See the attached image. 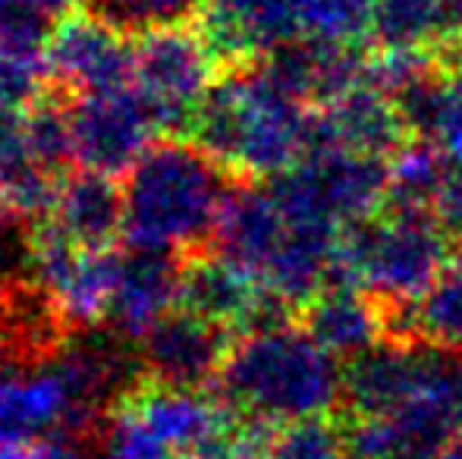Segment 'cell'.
<instances>
[{"label": "cell", "instance_id": "6da1fadb", "mask_svg": "<svg viewBox=\"0 0 462 459\" xmlns=\"http://www.w3.org/2000/svg\"><path fill=\"white\" fill-rule=\"evenodd\" d=\"M120 183L126 249L192 258L214 239L236 177L192 139L164 135Z\"/></svg>", "mask_w": 462, "mask_h": 459}, {"label": "cell", "instance_id": "7a4b0ae2", "mask_svg": "<svg viewBox=\"0 0 462 459\" xmlns=\"http://www.w3.org/2000/svg\"><path fill=\"white\" fill-rule=\"evenodd\" d=\"M311 111L258 60L220 73L195 111L189 135L230 177L264 183L305 158Z\"/></svg>", "mask_w": 462, "mask_h": 459}, {"label": "cell", "instance_id": "3957f363", "mask_svg": "<svg viewBox=\"0 0 462 459\" xmlns=\"http://www.w3.org/2000/svg\"><path fill=\"white\" fill-rule=\"evenodd\" d=\"M214 390L236 416L262 425L334 416L343 399V362L296 321L239 337Z\"/></svg>", "mask_w": 462, "mask_h": 459}, {"label": "cell", "instance_id": "277c9868", "mask_svg": "<svg viewBox=\"0 0 462 459\" xmlns=\"http://www.w3.org/2000/svg\"><path fill=\"white\" fill-rule=\"evenodd\" d=\"M457 239L421 211H381L343 230L340 280L377 302H412L453 264Z\"/></svg>", "mask_w": 462, "mask_h": 459}, {"label": "cell", "instance_id": "5b68a950", "mask_svg": "<svg viewBox=\"0 0 462 459\" xmlns=\"http://www.w3.org/2000/svg\"><path fill=\"white\" fill-rule=\"evenodd\" d=\"M264 186L283 215L315 217L346 230L383 211L390 161L349 151H309L290 170L264 179Z\"/></svg>", "mask_w": 462, "mask_h": 459}, {"label": "cell", "instance_id": "8992f818", "mask_svg": "<svg viewBox=\"0 0 462 459\" xmlns=\"http://www.w3.org/2000/svg\"><path fill=\"white\" fill-rule=\"evenodd\" d=\"M224 67L195 29H164L135 38L133 86L161 116L167 135L189 133L192 116Z\"/></svg>", "mask_w": 462, "mask_h": 459}, {"label": "cell", "instance_id": "52a82bcc", "mask_svg": "<svg viewBox=\"0 0 462 459\" xmlns=\"http://www.w3.org/2000/svg\"><path fill=\"white\" fill-rule=\"evenodd\" d=\"M104 418L79 397L57 353L32 365L0 368V441L101 435Z\"/></svg>", "mask_w": 462, "mask_h": 459}, {"label": "cell", "instance_id": "ba28073f", "mask_svg": "<svg viewBox=\"0 0 462 459\" xmlns=\"http://www.w3.org/2000/svg\"><path fill=\"white\" fill-rule=\"evenodd\" d=\"M76 167L126 177V170L164 139V123L135 86L69 98Z\"/></svg>", "mask_w": 462, "mask_h": 459}, {"label": "cell", "instance_id": "9c48e42d", "mask_svg": "<svg viewBox=\"0 0 462 459\" xmlns=\"http://www.w3.org/2000/svg\"><path fill=\"white\" fill-rule=\"evenodd\" d=\"M126 38L88 10L67 13L48 35L51 82L69 98L133 86V44Z\"/></svg>", "mask_w": 462, "mask_h": 459}, {"label": "cell", "instance_id": "30bf717a", "mask_svg": "<svg viewBox=\"0 0 462 459\" xmlns=\"http://www.w3.org/2000/svg\"><path fill=\"white\" fill-rule=\"evenodd\" d=\"M233 331L201 318L189 308H173L139 340L142 381L177 390H205L220 378L233 349Z\"/></svg>", "mask_w": 462, "mask_h": 459}, {"label": "cell", "instance_id": "8fae6325", "mask_svg": "<svg viewBox=\"0 0 462 459\" xmlns=\"http://www.w3.org/2000/svg\"><path fill=\"white\" fill-rule=\"evenodd\" d=\"M199 32L220 67H245L309 38L305 0H208Z\"/></svg>", "mask_w": 462, "mask_h": 459}, {"label": "cell", "instance_id": "7c38bea8", "mask_svg": "<svg viewBox=\"0 0 462 459\" xmlns=\"http://www.w3.org/2000/svg\"><path fill=\"white\" fill-rule=\"evenodd\" d=\"M412 142L393 98L362 86L311 111L309 151H349L393 161ZM305 151V154H309Z\"/></svg>", "mask_w": 462, "mask_h": 459}, {"label": "cell", "instance_id": "4fadbf2b", "mask_svg": "<svg viewBox=\"0 0 462 459\" xmlns=\"http://www.w3.org/2000/svg\"><path fill=\"white\" fill-rule=\"evenodd\" d=\"M419 346L421 344L381 340L343 362L340 412H346L353 422H377L402 409L419 393Z\"/></svg>", "mask_w": 462, "mask_h": 459}, {"label": "cell", "instance_id": "5bb4252c", "mask_svg": "<svg viewBox=\"0 0 462 459\" xmlns=\"http://www.w3.org/2000/svg\"><path fill=\"white\" fill-rule=\"evenodd\" d=\"M183 262L186 258L167 255V252H123L114 302L107 312V331L139 344L164 315L180 308Z\"/></svg>", "mask_w": 462, "mask_h": 459}, {"label": "cell", "instance_id": "9a60e30c", "mask_svg": "<svg viewBox=\"0 0 462 459\" xmlns=\"http://www.w3.org/2000/svg\"><path fill=\"white\" fill-rule=\"evenodd\" d=\"M123 183L120 177L73 167L57 179L51 211L42 224L54 227L63 239L88 252L114 249L123 239Z\"/></svg>", "mask_w": 462, "mask_h": 459}, {"label": "cell", "instance_id": "2e32d148", "mask_svg": "<svg viewBox=\"0 0 462 459\" xmlns=\"http://www.w3.org/2000/svg\"><path fill=\"white\" fill-rule=\"evenodd\" d=\"M286 236V215L271 189L255 179H236L214 230V252L262 283Z\"/></svg>", "mask_w": 462, "mask_h": 459}, {"label": "cell", "instance_id": "e0dca14e", "mask_svg": "<svg viewBox=\"0 0 462 459\" xmlns=\"http://www.w3.org/2000/svg\"><path fill=\"white\" fill-rule=\"evenodd\" d=\"M299 325L334 359L349 362L383 340L381 302L356 283H330L299 312Z\"/></svg>", "mask_w": 462, "mask_h": 459}, {"label": "cell", "instance_id": "ac0fdd59", "mask_svg": "<svg viewBox=\"0 0 462 459\" xmlns=\"http://www.w3.org/2000/svg\"><path fill=\"white\" fill-rule=\"evenodd\" d=\"M371 41L377 50L444 54L462 44V0H377Z\"/></svg>", "mask_w": 462, "mask_h": 459}, {"label": "cell", "instance_id": "d6986e66", "mask_svg": "<svg viewBox=\"0 0 462 459\" xmlns=\"http://www.w3.org/2000/svg\"><path fill=\"white\" fill-rule=\"evenodd\" d=\"M447 154L428 142H409L393 161H390V196L383 211H421L434 215L440 179L447 170Z\"/></svg>", "mask_w": 462, "mask_h": 459}, {"label": "cell", "instance_id": "ffe728a7", "mask_svg": "<svg viewBox=\"0 0 462 459\" xmlns=\"http://www.w3.org/2000/svg\"><path fill=\"white\" fill-rule=\"evenodd\" d=\"M412 327L419 344L462 353V264H450L412 302Z\"/></svg>", "mask_w": 462, "mask_h": 459}, {"label": "cell", "instance_id": "44dd1931", "mask_svg": "<svg viewBox=\"0 0 462 459\" xmlns=\"http://www.w3.org/2000/svg\"><path fill=\"white\" fill-rule=\"evenodd\" d=\"M349 431L353 425L343 422L340 412L274 425L262 459H346L353 450Z\"/></svg>", "mask_w": 462, "mask_h": 459}, {"label": "cell", "instance_id": "7402d4cb", "mask_svg": "<svg viewBox=\"0 0 462 459\" xmlns=\"http://www.w3.org/2000/svg\"><path fill=\"white\" fill-rule=\"evenodd\" d=\"M208 0H82L88 13L129 38L164 29H186L201 16Z\"/></svg>", "mask_w": 462, "mask_h": 459}, {"label": "cell", "instance_id": "603a6c76", "mask_svg": "<svg viewBox=\"0 0 462 459\" xmlns=\"http://www.w3.org/2000/svg\"><path fill=\"white\" fill-rule=\"evenodd\" d=\"M25 142L29 154L42 170L63 177L76 167L73 158V123H69V101L42 98L25 111Z\"/></svg>", "mask_w": 462, "mask_h": 459}, {"label": "cell", "instance_id": "cb8c5ba5", "mask_svg": "<svg viewBox=\"0 0 462 459\" xmlns=\"http://www.w3.org/2000/svg\"><path fill=\"white\" fill-rule=\"evenodd\" d=\"M48 82V44L0 41V101L4 105L29 111L44 98Z\"/></svg>", "mask_w": 462, "mask_h": 459}, {"label": "cell", "instance_id": "d4e9b609", "mask_svg": "<svg viewBox=\"0 0 462 459\" xmlns=\"http://www.w3.org/2000/svg\"><path fill=\"white\" fill-rule=\"evenodd\" d=\"M377 0H305V23L309 38L321 41H371Z\"/></svg>", "mask_w": 462, "mask_h": 459}, {"label": "cell", "instance_id": "484cf974", "mask_svg": "<svg viewBox=\"0 0 462 459\" xmlns=\"http://www.w3.org/2000/svg\"><path fill=\"white\" fill-rule=\"evenodd\" d=\"M104 459H180L171 447L158 441L123 403L110 409L104 428L97 435Z\"/></svg>", "mask_w": 462, "mask_h": 459}, {"label": "cell", "instance_id": "4316f807", "mask_svg": "<svg viewBox=\"0 0 462 459\" xmlns=\"http://www.w3.org/2000/svg\"><path fill=\"white\" fill-rule=\"evenodd\" d=\"M32 167L38 164L32 161L29 142H25V111L0 101V196Z\"/></svg>", "mask_w": 462, "mask_h": 459}, {"label": "cell", "instance_id": "83f0119b", "mask_svg": "<svg viewBox=\"0 0 462 459\" xmlns=\"http://www.w3.org/2000/svg\"><path fill=\"white\" fill-rule=\"evenodd\" d=\"M434 217L457 243H462V158L447 161L444 179L434 198Z\"/></svg>", "mask_w": 462, "mask_h": 459}, {"label": "cell", "instance_id": "f1b7e54d", "mask_svg": "<svg viewBox=\"0 0 462 459\" xmlns=\"http://www.w3.org/2000/svg\"><path fill=\"white\" fill-rule=\"evenodd\" d=\"M0 459H82L73 437H32V441H0Z\"/></svg>", "mask_w": 462, "mask_h": 459}, {"label": "cell", "instance_id": "f546056e", "mask_svg": "<svg viewBox=\"0 0 462 459\" xmlns=\"http://www.w3.org/2000/svg\"><path fill=\"white\" fill-rule=\"evenodd\" d=\"M19 224L23 221H19V217L13 215L4 202H0V255H6L10 249H23V245H29V233L19 236Z\"/></svg>", "mask_w": 462, "mask_h": 459}, {"label": "cell", "instance_id": "4dcf8cb0", "mask_svg": "<svg viewBox=\"0 0 462 459\" xmlns=\"http://www.w3.org/2000/svg\"><path fill=\"white\" fill-rule=\"evenodd\" d=\"M444 459H462V428L450 437V444H447V450H444Z\"/></svg>", "mask_w": 462, "mask_h": 459}, {"label": "cell", "instance_id": "1f68e13d", "mask_svg": "<svg viewBox=\"0 0 462 459\" xmlns=\"http://www.w3.org/2000/svg\"><path fill=\"white\" fill-rule=\"evenodd\" d=\"M346 459H371V456H362V454H356V450H349V456Z\"/></svg>", "mask_w": 462, "mask_h": 459}]
</instances>
